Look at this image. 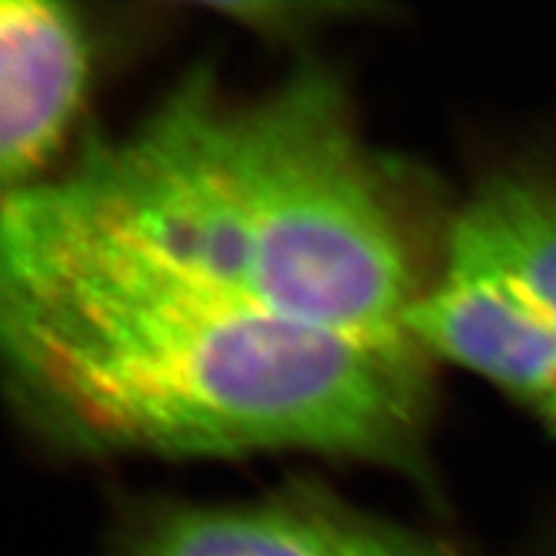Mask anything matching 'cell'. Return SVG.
Returning <instances> with one entry per match:
<instances>
[{"instance_id": "obj_4", "label": "cell", "mask_w": 556, "mask_h": 556, "mask_svg": "<svg viewBox=\"0 0 556 556\" xmlns=\"http://www.w3.org/2000/svg\"><path fill=\"white\" fill-rule=\"evenodd\" d=\"M101 556H464L451 536L368 510L315 479L248 500H135Z\"/></svg>"}, {"instance_id": "obj_1", "label": "cell", "mask_w": 556, "mask_h": 556, "mask_svg": "<svg viewBox=\"0 0 556 556\" xmlns=\"http://www.w3.org/2000/svg\"><path fill=\"white\" fill-rule=\"evenodd\" d=\"M0 261L124 268L413 343L435 268L400 180L319 65L255 96L193 70L127 131L3 193Z\"/></svg>"}, {"instance_id": "obj_3", "label": "cell", "mask_w": 556, "mask_h": 556, "mask_svg": "<svg viewBox=\"0 0 556 556\" xmlns=\"http://www.w3.org/2000/svg\"><path fill=\"white\" fill-rule=\"evenodd\" d=\"M433 361L475 374L556 433V173L479 184L407 319Z\"/></svg>"}, {"instance_id": "obj_2", "label": "cell", "mask_w": 556, "mask_h": 556, "mask_svg": "<svg viewBox=\"0 0 556 556\" xmlns=\"http://www.w3.org/2000/svg\"><path fill=\"white\" fill-rule=\"evenodd\" d=\"M5 387L80 456L315 454L420 477L433 358L96 263L0 261Z\"/></svg>"}, {"instance_id": "obj_6", "label": "cell", "mask_w": 556, "mask_h": 556, "mask_svg": "<svg viewBox=\"0 0 556 556\" xmlns=\"http://www.w3.org/2000/svg\"><path fill=\"white\" fill-rule=\"evenodd\" d=\"M520 556H556V516L536 533V539L528 544Z\"/></svg>"}, {"instance_id": "obj_5", "label": "cell", "mask_w": 556, "mask_h": 556, "mask_svg": "<svg viewBox=\"0 0 556 556\" xmlns=\"http://www.w3.org/2000/svg\"><path fill=\"white\" fill-rule=\"evenodd\" d=\"M90 83L86 26L67 5H0V178L13 193L50 176Z\"/></svg>"}]
</instances>
